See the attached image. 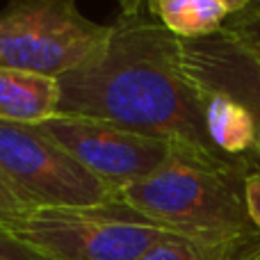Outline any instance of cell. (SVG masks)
Instances as JSON below:
<instances>
[{
  "instance_id": "obj_20",
  "label": "cell",
  "mask_w": 260,
  "mask_h": 260,
  "mask_svg": "<svg viewBox=\"0 0 260 260\" xmlns=\"http://www.w3.org/2000/svg\"><path fill=\"white\" fill-rule=\"evenodd\" d=\"M231 249H233V247H231ZM229 253H231V251H229ZM226 260H229V256H226Z\"/></svg>"
},
{
  "instance_id": "obj_19",
  "label": "cell",
  "mask_w": 260,
  "mask_h": 260,
  "mask_svg": "<svg viewBox=\"0 0 260 260\" xmlns=\"http://www.w3.org/2000/svg\"><path fill=\"white\" fill-rule=\"evenodd\" d=\"M240 14H249V16H260V0H251V5H249L244 12Z\"/></svg>"
},
{
  "instance_id": "obj_3",
  "label": "cell",
  "mask_w": 260,
  "mask_h": 260,
  "mask_svg": "<svg viewBox=\"0 0 260 260\" xmlns=\"http://www.w3.org/2000/svg\"><path fill=\"white\" fill-rule=\"evenodd\" d=\"M48 260H139L169 231L121 201L27 208L0 221Z\"/></svg>"
},
{
  "instance_id": "obj_14",
  "label": "cell",
  "mask_w": 260,
  "mask_h": 260,
  "mask_svg": "<svg viewBox=\"0 0 260 260\" xmlns=\"http://www.w3.org/2000/svg\"><path fill=\"white\" fill-rule=\"evenodd\" d=\"M226 27L240 35L253 50L260 55V16H249V14H233L226 21Z\"/></svg>"
},
{
  "instance_id": "obj_1",
  "label": "cell",
  "mask_w": 260,
  "mask_h": 260,
  "mask_svg": "<svg viewBox=\"0 0 260 260\" xmlns=\"http://www.w3.org/2000/svg\"><path fill=\"white\" fill-rule=\"evenodd\" d=\"M57 80L59 114L101 119L171 146L221 155L208 139L203 94L183 69L180 39L148 7L119 14L103 48Z\"/></svg>"
},
{
  "instance_id": "obj_10",
  "label": "cell",
  "mask_w": 260,
  "mask_h": 260,
  "mask_svg": "<svg viewBox=\"0 0 260 260\" xmlns=\"http://www.w3.org/2000/svg\"><path fill=\"white\" fill-rule=\"evenodd\" d=\"M146 7L178 39L210 37L233 16L219 0H146Z\"/></svg>"
},
{
  "instance_id": "obj_6",
  "label": "cell",
  "mask_w": 260,
  "mask_h": 260,
  "mask_svg": "<svg viewBox=\"0 0 260 260\" xmlns=\"http://www.w3.org/2000/svg\"><path fill=\"white\" fill-rule=\"evenodd\" d=\"M39 128L103 180L117 197L123 187L151 176L169 160L174 146L114 123L73 114H55Z\"/></svg>"
},
{
  "instance_id": "obj_11",
  "label": "cell",
  "mask_w": 260,
  "mask_h": 260,
  "mask_svg": "<svg viewBox=\"0 0 260 260\" xmlns=\"http://www.w3.org/2000/svg\"><path fill=\"white\" fill-rule=\"evenodd\" d=\"M233 244L235 242L210 244V242H201V240L185 238V235L178 233H169L160 242L153 244L139 260H226Z\"/></svg>"
},
{
  "instance_id": "obj_18",
  "label": "cell",
  "mask_w": 260,
  "mask_h": 260,
  "mask_svg": "<svg viewBox=\"0 0 260 260\" xmlns=\"http://www.w3.org/2000/svg\"><path fill=\"white\" fill-rule=\"evenodd\" d=\"M219 3H224L226 7L231 9V14H240L251 5V0H219Z\"/></svg>"
},
{
  "instance_id": "obj_15",
  "label": "cell",
  "mask_w": 260,
  "mask_h": 260,
  "mask_svg": "<svg viewBox=\"0 0 260 260\" xmlns=\"http://www.w3.org/2000/svg\"><path fill=\"white\" fill-rule=\"evenodd\" d=\"M229 260H260V235L253 233L235 242L229 253Z\"/></svg>"
},
{
  "instance_id": "obj_2",
  "label": "cell",
  "mask_w": 260,
  "mask_h": 260,
  "mask_svg": "<svg viewBox=\"0 0 260 260\" xmlns=\"http://www.w3.org/2000/svg\"><path fill=\"white\" fill-rule=\"evenodd\" d=\"M253 165L174 146L160 169L114 199L169 233L231 244L258 233L244 199V178Z\"/></svg>"
},
{
  "instance_id": "obj_9",
  "label": "cell",
  "mask_w": 260,
  "mask_h": 260,
  "mask_svg": "<svg viewBox=\"0 0 260 260\" xmlns=\"http://www.w3.org/2000/svg\"><path fill=\"white\" fill-rule=\"evenodd\" d=\"M203 94V119L210 144L226 157L249 160L258 155V135L251 117L238 101L215 91Z\"/></svg>"
},
{
  "instance_id": "obj_17",
  "label": "cell",
  "mask_w": 260,
  "mask_h": 260,
  "mask_svg": "<svg viewBox=\"0 0 260 260\" xmlns=\"http://www.w3.org/2000/svg\"><path fill=\"white\" fill-rule=\"evenodd\" d=\"M117 5H119V14H130L146 7V0H117Z\"/></svg>"
},
{
  "instance_id": "obj_5",
  "label": "cell",
  "mask_w": 260,
  "mask_h": 260,
  "mask_svg": "<svg viewBox=\"0 0 260 260\" xmlns=\"http://www.w3.org/2000/svg\"><path fill=\"white\" fill-rule=\"evenodd\" d=\"M0 183L23 208L101 206L114 192L39 126L0 121Z\"/></svg>"
},
{
  "instance_id": "obj_16",
  "label": "cell",
  "mask_w": 260,
  "mask_h": 260,
  "mask_svg": "<svg viewBox=\"0 0 260 260\" xmlns=\"http://www.w3.org/2000/svg\"><path fill=\"white\" fill-rule=\"evenodd\" d=\"M23 210H25V208H23L21 203L5 189V185L0 183V221L9 219V217L18 215V212H23Z\"/></svg>"
},
{
  "instance_id": "obj_4",
  "label": "cell",
  "mask_w": 260,
  "mask_h": 260,
  "mask_svg": "<svg viewBox=\"0 0 260 260\" xmlns=\"http://www.w3.org/2000/svg\"><path fill=\"white\" fill-rule=\"evenodd\" d=\"M110 25L89 21L78 0H7L0 9V67L64 76L91 59Z\"/></svg>"
},
{
  "instance_id": "obj_8",
  "label": "cell",
  "mask_w": 260,
  "mask_h": 260,
  "mask_svg": "<svg viewBox=\"0 0 260 260\" xmlns=\"http://www.w3.org/2000/svg\"><path fill=\"white\" fill-rule=\"evenodd\" d=\"M59 99L55 76L0 67V121L39 126L59 114Z\"/></svg>"
},
{
  "instance_id": "obj_13",
  "label": "cell",
  "mask_w": 260,
  "mask_h": 260,
  "mask_svg": "<svg viewBox=\"0 0 260 260\" xmlns=\"http://www.w3.org/2000/svg\"><path fill=\"white\" fill-rule=\"evenodd\" d=\"M244 199H247L249 219L260 235V160L249 169L247 178H244Z\"/></svg>"
},
{
  "instance_id": "obj_7",
  "label": "cell",
  "mask_w": 260,
  "mask_h": 260,
  "mask_svg": "<svg viewBox=\"0 0 260 260\" xmlns=\"http://www.w3.org/2000/svg\"><path fill=\"white\" fill-rule=\"evenodd\" d=\"M180 59L201 91L238 101L251 117L260 155V55L231 27L201 39H180Z\"/></svg>"
},
{
  "instance_id": "obj_12",
  "label": "cell",
  "mask_w": 260,
  "mask_h": 260,
  "mask_svg": "<svg viewBox=\"0 0 260 260\" xmlns=\"http://www.w3.org/2000/svg\"><path fill=\"white\" fill-rule=\"evenodd\" d=\"M0 260H48L0 224Z\"/></svg>"
}]
</instances>
